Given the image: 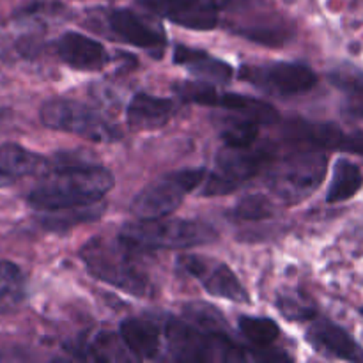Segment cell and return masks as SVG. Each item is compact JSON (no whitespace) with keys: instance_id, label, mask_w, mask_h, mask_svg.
Masks as SVG:
<instances>
[{"instance_id":"cell-1","label":"cell","mask_w":363,"mask_h":363,"mask_svg":"<svg viewBox=\"0 0 363 363\" xmlns=\"http://www.w3.org/2000/svg\"><path fill=\"white\" fill-rule=\"evenodd\" d=\"M147 248L124 236H96L82 247L80 257L89 273L133 296H149L155 289L145 266Z\"/></svg>"},{"instance_id":"cell-2","label":"cell","mask_w":363,"mask_h":363,"mask_svg":"<svg viewBox=\"0 0 363 363\" xmlns=\"http://www.w3.org/2000/svg\"><path fill=\"white\" fill-rule=\"evenodd\" d=\"M113 186V176L99 165L48 170L28 194V204L39 211H62L98 204Z\"/></svg>"},{"instance_id":"cell-3","label":"cell","mask_w":363,"mask_h":363,"mask_svg":"<svg viewBox=\"0 0 363 363\" xmlns=\"http://www.w3.org/2000/svg\"><path fill=\"white\" fill-rule=\"evenodd\" d=\"M326 169L328 160L321 149L298 151L272 165L266 183L284 204H300L321 186Z\"/></svg>"},{"instance_id":"cell-4","label":"cell","mask_w":363,"mask_h":363,"mask_svg":"<svg viewBox=\"0 0 363 363\" xmlns=\"http://www.w3.org/2000/svg\"><path fill=\"white\" fill-rule=\"evenodd\" d=\"M121 236L147 250L158 248H183L201 247L216 240V230L195 220H138V222L126 223L121 230Z\"/></svg>"},{"instance_id":"cell-5","label":"cell","mask_w":363,"mask_h":363,"mask_svg":"<svg viewBox=\"0 0 363 363\" xmlns=\"http://www.w3.org/2000/svg\"><path fill=\"white\" fill-rule=\"evenodd\" d=\"M39 117H41V123L50 130L77 135L92 142L108 144L121 138V130L116 124L105 119L98 110L74 99H50L41 106Z\"/></svg>"},{"instance_id":"cell-6","label":"cell","mask_w":363,"mask_h":363,"mask_svg":"<svg viewBox=\"0 0 363 363\" xmlns=\"http://www.w3.org/2000/svg\"><path fill=\"white\" fill-rule=\"evenodd\" d=\"M206 179L204 169H188L167 174L160 179L149 183L137 194L130 206V211L138 220L163 218L176 211L188 191L194 190Z\"/></svg>"},{"instance_id":"cell-7","label":"cell","mask_w":363,"mask_h":363,"mask_svg":"<svg viewBox=\"0 0 363 363\" xmlns=\"http://www.w3.org/2000/svg\"><path fill=\"white\" fill-rule=\"evenodd\" d=\"M268 147H229L218 152L216 167L204 179V195H227L261 172L272 162Z\"/></svg>"},{"instance_id":"cell-8","label":"cell","mask_w":363,"mask_h":363,"mask_svg":"<svg viewBox=\"0 0 363 363\" xmlns=\"http://www.w3.org/2000/svg\"><path fill=\"white\" fill-rule=\"evenodd\" d=\"M241 80L273 96H294L311 91L318 82L314 71L300 62H272L264 66H245Z\"/></svg>"},{"instance_id":"cell-9","label":"cell","mask_w":363,"mask_h":363,"mask_svg":"<svg viewBox=\"0 0 363 363\" xmlns=\"http://www.w3.org/2000/svg\"><path fill=\"white\" fill-rule=\"evenodd\" d=\"M177 264L188 275L199 280L202 287L213 296L236 301V303H248L250 301V296H248L243 284L238 280L233 269L223 262L204 257V255L186 254L177 259Z\"/></svg>"},{"instance_id":"cell-10","label":"cell","mask_w":363,"mask_h":363,"mask_svg":"<svg viewBox=\"0 0 363 363\" xmlns=\"http://www.w3.org/2000/svg\"><path fill=\"white\" fill-rule=\"evenodd\" d=\"M236 0H138L144 9L169 18L181 27L209 30L218 23V11L233 7Z\"/></svg>"},{"instance_id":"cell-11","label":"cell","mask_w":363,"mask_h":363,"mask_svg":"<svg viewBox=\"0 0 363 363\" xmlns=\"http://www.w3.org/2000/svg\"><path fill=\"white\" fill-rule=\"evenodd\" d=\"M106 25L110 32L117 35V39L131 46L158 53L165 48L167 41L162 28L149 23L145 18L138 16L130 9H113L112 13H108Z\"/></svg>"},{"instance_id":"cell-12","label":"cell","mask_w":363,"mask_h":363,"mask_svg":"<svg viewBox=\"0 0 363 363\" xmlns=\"http://www.w3.org/2000/svg\"><path fill=\"white\" fill-rule=\"evenodd\" d=\"M57 55L67 66L80 71H98L108 64L105 46L80 32H66L55 45Z\"/></svg>"},{"instance_id":"cell-13","label":"cell","mask_w":363,"mask_h":363,"mask_svg":"<svg viewBox=\"0 0 363 363\" xmlns=\"http://www.w3.org/2000/svg\"><path fill=\"white\" fill-rule=\"evenodd\" d=\"M176 105L167 98H158L147 92H138L131 98L126 110L130 128L138 131L158 130L172 119Z\"/></svg>"},{"instance_id":"cell-14","label":"cell","mask_w":363,"mask_h":363,"mask_svg":"<svg viewBox=\"0 0 363 363\" xmlns=\"http://www.w3.org/2000/svg\"><path fill=\"white\" fill-rule=\"evenodd\" d=\"M121 339L131 354L140 360H155L162 346V326L156 319H126L121 325Z\"/></svg>"},{"instance_id":"cell-15","label":"cell","mask_w":363,"mask_h":363,"mask_svg":"<svg viewBox=\"0 0 363 363\" xmlns=\"http://www.w3.org/2000/svg\"><path fill=\"white\" fill-rule=\"evenodd\" d=\"M176 64L183 66L197 78L204 82H220L227 84L233 78V67L223 60L209 55L204 50H195L190 46H176L174 52Z\"/></svg>"},{"instance_id":"cell-16","label":"cell","mask_w":363,"mask_h":363,"mask_svg":"<svg viewBox=\"0 0 363 363\" xmlns=\"http://www.w3.org/2000/svg\"><path fill=\"white\" fill-rule=\"evenodd\" d=\"M308 339L318 347L337 358L350 362H363L362 347L344 332L340 326L328 321H319L308 332Z\"/></svg>"},{"instance_id":"cell-17","label":"cell","mask_w":363,"mask_h":363,"mask_svg":"<svg viewBox=\"0 0 363 363\" xmlns=\"http://www.w3.org/2000/svg\"><path fill=\"white\" fill-rule=\"evenodd\" d=\"M0 172L11 179L48 172V160L38 152H32L21 145L7 142L0 144Z\"/></svg>"},{"instance_id":"cell-18","label":"cell","mask_w":363,"mask_h":363,"mask_svg":"<svg viewBox=\"0 0 363 363\" xmlns=\"http://www.w3.org/2000/svg\"><path fill=\"white\" fill-rule=\"evenodd\" d=\"M287 137L296 142H303L315 149H342L346 133L332 123H307L293 121L287 126Z\"/></svg>"},{"instance_id":"cell-19","label":"cell","mask_w":363,"mask_h":363,"mask_svg":"<svg viewBox=\"0 0 363 363\" xmlns=\"http://www.w3.org/2000/svg\"><path fill=\"white\" fill-rule=\"evenodd\" d=\"M216 106L240 113V116L247 117L257 124H272L279 121V112H277L275 106L262 101V99L252 98V96L236 94V92H220Z\"/></svg>"},{"instance_id":"cell-20","label":"cell","mask_w":363,"mask_h":363,"mask_svg":"<svg viewBox=\"0 0 363 363\" xmlns=\"http://www.w3.org/2000/svg\"><path fill=\"white\" fill-rule=\"evenodd\" d=\"M25 300V279L14 262L0 261V315L16 312Z\"/></svg>"},{"instance_id":"cell-21","label":"cell","mask_w":363,"mask_h":363,"mask_svg":"<svg viewBox=\"0 0 363 363\" xmlns=\"http://www.w3.org/2000/svg\"><path fill=\"white\" fill-rule=\"evenodd\" d=\"M363 184L362 170L347 160H339L333 169L332 183H330L328 191H326V202L335 204V202H344L353 197Z\"/></svg>"},{"instance_id":"cell-22","label":"cell","mask_w":363,"mask_h":363,"mask_svg":"<svg viewBox=\"0 0 363 363\" xmlns=\"http://www.w3.org/2000/svg\"><path fill=\"white\" fill-rule=\"evenodd\" d=\"M220 137L229 147H248L254 145L259 133V124L240 113L230 112V116H223L216 119Z\"/></svg>"},{"instance_id":"cell-23","label":"cell","mask_w":363,"mask_h":363,"mask_svg":"<svg viewBox=\"0 0 363 363\" xmlns=\"http://www.w3.org/2000/svg\"><path fill=\"white\" fill-rule=\"evenodd\" d=\"M240 330L254 346L266 347L275 342L280 337V328L273 319L268 318H252V315H241Z\"/></svg>"},{"instance_id":"cell-24","label":"cell","mask_w":363,"mask_h":363,"mask_svg":"<svg viewBox=\"0 0 363 363\" xmlns=\"http://www.w3.org/2000/svg\"><path fill=\"white\" fill-rule=\"evenodd\" d=\"M176 92L179 94L181 99H184V101L197 103V105L206 106H216L220 94L209 82L204 80L181 82V84L176 85Z\"/></svg>"},{"instance_id":"cell-25","label":"cell","mask_w":363,"mask_h":363,"mask_svg":"<svg viewBox=\"0 0 363 363\" xmlns=\"http://www.w3.org/2000/svg\"><path fill=\"white\" fill-rule=\"evenodd\" d=\"M273 215V204L266 195L254 194L241 199L234 208V216L240 220H264Z\"/></svg>"},{"instance_id":"cell-26","label":"cell","mask_w":363,"mask_h":363,"mask_svg":"<svg viewBox=\"0 0 363 363\" xmlns=\"http://www.w3.org/2000/svg\"><path fill=\"white\" fill-rule=\"evenodd\" d=\"M330 82L340 91L347 92L350 96L362 94L363 92V71L351 64H340L335 66L328 74Z\"/></svg>"},{"instance_id":"cell-27","label":"cell","mask_w":363,"mask_h":363,"mask_svg":"<svg viewBox=\"0 0 363 363\" xmlns=\"http://www.w3.org/2000/svg\"><path fill=\"white\" fill-rule=\"evenodd\" d=\"M52 216L46 218L48 225L52 229H59V227H69L74 225V223H82V222H91V220L98 218L101 215V209L94 208L92 206H82V208H73V209H62V211H52L50 213Z\"/></svg>"},{"instance_id":"cell-28","label":"cell","mask_w":363,"mask_h":363,"mask_svg":"<svg viewBox=\"0 0 363 363\" xmlns=\"http://www.w3.org/2000/svg\"><path fill=\"white\" fill-rule=\"evenodd\" d=\"M280 312H284L291 319H308L314 315V311L311 307H305L300 301L287 300V298L280 301Z\"/></svg>"},{"instance_id":"cell-29","label":"cell","mask_w":363,"mask_h":363,"mask_svg":"<svg viewBox=\"0 0 363 363\" xmlns=\"http://www.w3.org/2000/svg\"><path fill=\"white\" fill-rule=\"evenodd\" d=\"M340 151L354 152V155L363 156V131L357 133H346V138L342 142V149Z\"/></svg>"},{"instance_id":"cell-30","label":"cell","mask_w":363,"mask_h":363,"mask_svg":"<svg viewBox=\"0 0 363 363\" xmlns=\"http://www.w3.org/2000/svg\"><path fill=\"white\" fill-rule=\"evenodd\" d=\"M344 112L351 117H363V92L350 96V101L344 106Z\"/></svg>"},{"instance_id":"cell-31","label":"cell","mask_w":363,"mask_h":363,"mask_svg":"<svg viewBox=\"0 0 363 363\" xmlns=\"http://www.w3.org/2000/svg\"><path fill=\"white\" fill-rule=\"evenodd\" d=\"M14 183V179H11L9 176H6V174L0 172V188H6V186H11V184Z\"/></svg>"},{"instance_id":"cell-32","label":"cell","mask_w":363,"mask_h":363,"mask_svg":"<svg viewBox=\"0 0 363 363\" xmlns=\"http://www.w3.org/2000/svg\"><path fill=\"white\" fill-rule=\"evenodd\" d=\"M4 46V38H2V30H0V50H2Z\"/></svg>"}]
</instances>
